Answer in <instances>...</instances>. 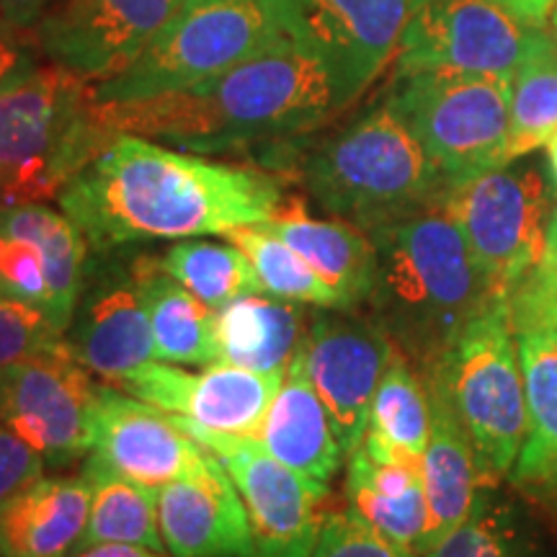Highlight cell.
Listing matches in <instances>:
<instances>
[{
    "label": "cell",
    "mask_w": 557,
    "mask_h": 557,
    "mask_svg": "<svg viewBox=\"0 0 557 557\" xmlns=\"http://www.w3.org/2000/svg\"><path fill=\"white\" fill-rule=\"evenodd\" d=\"M287 201L284 181L139 135H114L58 194L90 250L225 235L269 222Z\"/></svg>",
    "instance_id": "1"
},
{
    "label": "cell",
    "mask_w": 557,
    "mask_h": 557,
    "mask_svg": "<svg viewBox=\"0 0 557 557\" xmlns=\"http://www.w3.org/2000/svg\"><path fill=\"white\" fill-rule=\"evenodd\" d=\"M333 73L282 41L205 86L148 101L96 103L109 137L139 135L197 156L292 148L348 107Z\"/></svg>",
    "instance_id": "2"
},
{
    "label": "cell",
    "mask_w": 557,
    "mask_h": 557,
    "mask_svg": "<svg viewBox=\"0 0 557 557\" xmlns=\"http://www.w3.org/2000/svg\"><path fill=\"white\" fill-rule=\"evenodd\" d=\"M374 284L364 308L418 372L498 305L442 201L369 230Z\"/></svg>",
    "instance_id": "3"
},
{
    "label": "cell",
    "mask_w": 557,
    "mask_h": 557,
    "mask_svg": "<svg viewBox=\"0 0 557 557\" xmlns=\"http://www.w3.org/2000/svg\"><path fill=\"white\" fill-rule=\"evenodd\" d=\"M295 178L329 218L364 233L438 205L449 189L387 99L299 152Z\"/></svg>",
    "instance_id": "4"
},
{
    "label": "cell",
    "mask_w": 557,
    "mask_h": 557,
    "mask_svg": "<svg viewBox=\"0 0 557 557\" xmlns=\"http://www.w3.org/2000/svg\"><path fill=\"white\" fill-rule=\"evenodd\" d=\"M287 41L278 0H184L145 52L90 86L96 103L148 101L220 78Z\"/></svg>",
    "instance_id": "5"
},
{
    "label": "cell",
    "mask_w": 557,
    "mask_h": 557,
    "mask_svg": "<svg viewBox=\"0 0 557 557\" xmlns=\"http://www.w3.org/2000/svg\"><path fill=\"white\" fill-rule=\"evenodd\" d=\"M94 90L58 65L0 90V186L13 205L58 199L109 143Z\"/></svg>",
    "instance_id": "6"
},
{
    "label": "cell",
    "mask_w": 557,
    "mask_h": 557,
    "mask_svg": "<svg viewBox=\"0 0 557 557\" xmlns=\"http://www.w3.org/2000/svg\"><path fill=\"white\" fill-rule=\"evenodd\" d=\"M504 302L472 320L421 372L429 393L449 408L491 478L513 470L527 442L524 369Z\"/></svg>",
    "instance_id": "7"
},
{
    "label": "cell",
    "mask_w": 557,
    "mask_h": 557,
    "mask_svg": "<svg viewBox=\"0 0 557 557\" xmlns=\"http://www.w3.org/2000/svg\"><path fill=\"white\" fill-rule=\"evenodd\" d=\"M387 101L449 186L508 163V78L403 75L393 78Z\"/></svg>",
    "instance_id": "8"
},
{
    "label": "cell",
    "mask_w": 557,
    "mask_h": 557,
    "mask_svg": "<svg viewBox=\"0 0 557 557\" xmlns=\"http://www.w3.org/2000/svg\"><path fill=\"white\" fill-rule=\"evenodd\" d=\"M442 205L462 230L496 302L540 267L547 246L549 191L532 163H504L449 186Z\"/></svg>",
    "instance_id": "9"
},
{
    "label": "cell",
    "mask_w": 557,
    "mask_h": 557,
    "mask_svg": "<svg viewBox=\"0 0 557 557\" xmlns=\"http://www.w3.org/2000/svg\"><path fill=\"white\" fill-rule=\"evenodd\" d=\"M152 267L156 253L135 246L88 253L65 344L88 372L109 385L156 359L145 292Z\"/></svg>",
    "instance_id": "10"
},
{
    "label": "cell",
    "mask_w": 557,
    "mask_h": 557,
    "mask_svg": "<svg viewBox=\"0 0 557 557\" xmlns=\"http://www.w3.org/2000/svg\"><path fill=\"white\" fill-rule=\"evenodd\" d=\"M101 387L65 341L50 351L0 369V423L47 465L65 468L94 449Z\"/></svg>",
    "instance_id": "11"
},
{
    "label": "cell",
    "mask_w": 557,
    "mask_h": 557,
    "mask_svg": "<svg viewBox=\"0 0 557 557\" xmlns=\"http://www.w3.org/2000/svg\"><path fill=\"white\" fill-rule=\"evenodd\" d=\"M542 34L493 0H423L400 39L395 78L455 73L513 81Z\"/></svg>",
    "instance_id": "12"
},
{
    "label": "cell",
    "mask_w": 557,
    "mask_h": 557,
    "mask_svg": "<svg viewBox=\"0 0 557 557\" xmlns=\"http://www.w3.org/2000/svg\"><path fill=\"white\" fill-rule=\"evenodd\" d=\"M171 416V413H169ZM225 465L246 506L253 557H310L315 549L329 487H320L271 457L259 438L220 434L171 416Z\"/></svg>",
    "instance_id": "13"
},
{
    "label": "cell",
    "mask_w": 557,
    "mask_h": 557,
    "mask_svg": "<svg viewBox=\"0 0 557 557\" xmlns=\"http://www.w3.org/2000/svg\"><path fill=\"white\" fill-rule=\"evenodd\" d=\"M423 0H278L289 41L318 58L357 101L395 60Z\"/></svg>",
    "instance_id": "14"
},
{
    "label": "cell",
    "mask_w": 557,
    "mask_h": 557,
    "mask_svg": "<svg viewBox=\"0 0 557 557\" xmlns=\"http://www.w3.org/2000/svg\"><path fill=\"white\" fill-rule=\"evenodd\" d=\"M88 240L47 201L0 205V297L45 310L67 331L88 263Z\"/></svg>",
    "instance_id": "15"
},
{
    "label": "cell",
    "mask_w": 557,
    "mask_h": 557,
    "mask_svg": "<svg viewBox=\"0 0 557 557\" xmlns=\"http://www.w3.org/2000/svg\"><path fill=\"white\" fill-rule=\"evenodd\" d=\"M398 351L393 338L374 320L357 315V310H312L299 357L312 387L331 410L346 457L364 438L372 400Z\"/></svg>",
    "instance_id": "16"
},
{
    "label": "cell",
    "mask_w": 557,
    "mask_h": 557,
    "mask_svg": "<svg viewBox=\"0 0 557 557\" xmlns=\"http://www.w3.org/2000/svg\"><path fill=\"white\" fill-rule=\"evenodd\" d=\"M184 0H52L34 29L41 58L88 86L127 70Z\"/></svg>",
    "instance_id": "17"
},
{
    "label": "cell",
    "mask_w": 557,
    "mask_h": 557,
    "mask_svg": "<svg viewBox=\"0 0 557 557\" xmlns=\"http://www.w3.org/2000/svg\"><path fill=\"white\" fill-rule=\"evenodd\" d=\"M282 382L284 374L250 372L225 361L189 374L169 361L150 359L116 380L114 387L209 431L259 438Z\"/></svg>",
    "instance_id": "18"
},
{
    "label": "cell",
    "mask_w": 557,
    "mask_h": 557,
    "mask_svg": "<svg viewBox=\"0 0 557 557\" xmlns=\"http://www.w3.org/2000/svg\"><path fill=\"white\" fill-rule=\"evenodd\" d=\"M90 455L156 491L212 459V451L186 434L165 410L111 385L101 387Z\"/></svg>",
    "instance_id": "19"
},
{
    "label": "cell",
    "mask_w": 557,
    "mask_h": 557,
    "mask_svg": "<svg viewBox=\"0 0 557 557\" xmlns=\"http://www.w3.org/2000/svg\"><path fill=\"white\" fill-rule=\"evenodd\" d=\"M158 527L171 557H253L246 506L218 455L158 487Z\"/></svg>",
    "instance_id": "20"
},
{
    "label": "cell",
    "mask_w": 557,
    "mask_h": 557,
    "mask_svg": "<svg viewBox=\"0 0 557 557\" xmlns=\"http://www.w3.org/2000/svg\"><path fill=\"white\" fill-rule=\"evenodd\" d=\"M259 442L271 457L320 487L331 485L341 459L346 457L333 429L331 410L312 387L299 351L263 418Z\"/></svg>",
    "instance_id": "21"
},
{
    "label": "cell",
    "mask_w": 557,
    "mask_h": 557,
    "mask_svg": "<svg viewBox=\"0 0 557 557\" xmlns=\"http://www.w3.org/2000/svg\"><path fill=\"white\" fill-rule=\"evenodd\" d=\"M261 227L287 243L331 289H336L346 310L364 308L374 284V246L364 230L336 218H312L292 197L274 218L261 222Z\"/></svg>",
    "instance_id": "22"
},
{
    "label": "cell",
    "mask_w": 557,
    "mask_h": 557,
    "mask_svg": "<svg viewBox=\"0 0 557 557\" xmlns=\"http://www.w3.org/2000/svg\"><path fill=\"white\" fill-rule=\"evenodd\" d=\"M90 485L41 475L0 506V557H70L88 527Z\"/></svg>",
    "instance_id": "23"
},
{
    "label": "cell",
    "mask_w": 557,
    "mask_h": 557,
    "mask_svg": "<svg viewBox=\"0 0 557 557\" xmlns=\"http://www.w3.org/2000/svg\"><path fill=\"white\" fill-rule=\"evenodd\" d=\"M431 398V438L423 455V491H426L429 521L418 557L431 553L438 542L462 527L475 508L480 493L491 487L468 434L442 400Z\"/></svg>",
    "instance_id": "24"
},
{
    "label": "cell",
    "mask_w": 557,
    "mask_h": 557,
    "mask_svg": "<svg viewBox=\"0 0 557 557\" xmlns=\"http://www.w3.org/2000/svg\"><path fill=\"white\" fill-rule=\"evenodd\" d=\"M312 310L269 295H248L214 310L218 361L250 372L287 374Z\"/></svg>",
    "instance_id": "25"
},
{
    "label": "cell",
    "mask_w": 557,
    "mask_h": 557,
    "mask_svg": "<svg viewBox=\"0 0 557 557\" xmlns=\"http://www.w3.org/2000/svg\"><path fill=\"white\" fill-rule=\"evenodd\" d=\"M346 498L367 524L418 555L429 521L423 465L382 462L357 447L348 455Z\"/></svg>",
    "instance_id": "26"
},
{
    "label": "cell",
    "mask_w": 557,
    "mask_h": 557,
    "mask_svg": "<svg viewBox=\"0 0 557 557\" xmlns=\"http://www.w3.org/2000/svg\"><path fill=\"white\" fill-rule=\"evenodd\" d=\"M519 357L529 431L513 465V480L529 493L557 498V336L547 331L519 333Z\"/></svg>",
    "instance_id": "27"
},
{
    "label": "cell",
    "mask_w": 557,
    "mask_h": 557,
    "mask_svg": "<svg viewBox=\"0 0 557 557\" xmlns=\"http://www.w3.org/2000/svg\"><path fill=\"white\" fill-rule=\"evenodd\" d=\"M431 438V398L421 372L398 351L369 410L359 447L382 462L423 465Z\"/></svg>",
    "instance_id": "28"
},
{
    "label": "cell",
    "mask_w": 557,
    "mask_h": 557,
    "mask_svg": "<svg viewBox=\"0 0 557 557\" xmlns=\"http://www.w3.org/2000/svg\"><path fill=\"white\" fill-rule=\"evenodd\" d=\"M81 475L90 485L88 527L81 547L101 545V542H132L165 553L158 527L156 487L124 478L96 455L86 457Z\"/></svg>",
    "instance_id": "29"
},
{
    "label": "cell",
    "mask_w": 557,
    "mask_h": 557,
    "mask_svg": "<svg viewBox=\"0 0 557 557\" xmlns=\"http://www.w3.org/2000/svg\"><path fill=\"white\" fill-rule=\"evenodd\" d=\"M148 318L152 354L169 364L209 367L218 361L214 310L181 287L163 269L152 267L148 276Z\"/></svg>",
    "instance_id": "30"
},
{
    "label": "cell",
    "mask_w": 557,
    "mask_h": 557,
    "mask_svg": "<svg viewBox=\"0 0 557 557\" xmlns=\"http://www.w3.org/2000/svg\"><path fill=\"white\" fill-rule=\"evenodd\" d=\"M158 267L212 310H220L233 299L263 295L253 263L233 243L178 240L158 256Z\"/></svg>",
    "instance_id": "31"
},
{
    "label": "cell",
    "mask_w": 557,
    "mask_h": 557,
    "mask_svg": "<svg viewBox=\"0 0 557 557\" xmlns=\"http://www.w3.org/2000/svg\"><path fill=\"white\" fill-rule=\"evenodd\" d=\"M557 132V41L542 34L540 45L511 81L508 101V163L540 150Z\"/></svg>",
    "instance_id": "32"
},
{
    "label": "cell",
    "mask_w": 557,
    "mask_h": 557,
    "mask_svg": "<svg viewBox=\"0 0 557 557\" xmlns=\"http://www.w3.org/2000/svg\"><path fill=\"white\" fill-rule=\"evenodd\" d=\"M222 238L238 246L248 256L263 284V295L308 305V308L346 310L336 289H331L287 243L271 235L267 227H235Z\"/></svg>",
    "instance_id": "33"
},
{
    "label": "cell",
    "mask_w": 557,
    "mask_h": 557,
    "mask_svg": "<svg viewBox=\"0 0 557 557\" xmlns=\"http://www.w3.org/2000/svg\"><path fill=\"white\" fill-rule=\"evenodd\" d=\"M423 557H540L532 534L519 513L504 500L493 498L491 487L480 493L475 508L449 537Z\"/></svg>",
    "instance_id": "34"
},
{
    "label": "cell",
    "mask_w": 557,
    "mask_h": 557,
    "mask_svg": "<svg viewBox=\"0 0 557 557\" xmlns=\"http://www.w3.org/2000/svg\"><path fill=\"white\" fill-rule=\"evenodd\" d=\"M62 341L65 331L45 310L0 297V369L50 351Z\"/></svg>",
    "instance_id": "35"
},
{
    "label": "cell",
    "mask_w": 557,
    "mask_h": 557,
    "mask_svg": "<svg viewBox=\"0 0 557 557\" xmlns=\"http://www.w3.org/2000/svg\"><path fill=\"white\" fill-rule=\"evenodd\" d=\"M310 557H418L410 547L385 537L351 508L325 513Z\"/></svg>",
    "instance_id": "36"
},
{
    "label": "cell",
    "mask_w": 557,
    "mask_h": 557,
    "mask_svg": "<svg viewBox=\"0 0 557 557\" xmlns=\"http://www.w3.org/2000/svg\"><path fill=\"white\" fill-rule=\"evenodd\" d=\"M513 331H547L557 336V284L545 282L532 271L506 299Z\"/></svg>",
    "instance_id": "37"
},
{
    "label": "cell",
    "mask_w": 557,
    "mask_h": 557,
    "mask_svg": "<svg viewBox=\"0 0 557 557\" xmlns=\"http://www.w3.org/2000/svg\"><path fill=\"white\" fill-rule=\"evenodd\" d=\"M45 457L0 423V506L45 475Z\"/></svg>",
    "instance_id": "38"
},
{
    "label": "cell",
    "mask_w": 557,
    "mask_h": 557,
    "mask_svg": "<svg viewBox=\"0 0 557 557\" xmlns=\"http://www.w3.org/2000/svg\"><path fill=\"white\" fill-rule=\"evenodd\" d=\"M41 52L32 32L0 16V90L21 83L41 67Z\"/></svg>",
    "instance_id": "39"
},
{
    "label": "cell",
    "mask_w": 557,
    "mask_h": 557,
    "mask_svg": "<svg viewBox=\"0 0 557 557\" xmlns=\"http://www.w3.org/2000/svg\"><path fill=\"white\" fill-rule=\"evenodd\" d=\"M50 5L52 0H0V16L18 29L34 34Z\"/></svg>",
    "instance_id": "40"
},
{
    "label": "cell",
    "mask_w": 557,
    "mask_h": 557,
    "mask_svg": "<svg viewBox=\"0 0 557 557\" xmlns=\"http://www.w3.org/2000/svg\"><path fill=\"white\" fill-rule=\"evenodd\" d=\"M70 557H171V555L145 545H132V542H101V545H88V547L75 549Z\"/></svg>",
    "instance_id": "41"
},
{
    "label": "cell",
    "mask_w": 557,
    "mask_h": 557,
    "mask_svg": "<svg viewBox=\"0 0 557 557\" xmlns=\"http://www.w3.org/2000/svg\"><path fill=\"white\" fill-rule=\"evenodd\" d=\"M493 3L500 5V9H506L511 16H517L521 24L542 29L549 16V11H553L555 0H493Z\"/></svg>",
    "instance_id": "42"
},
{
    "label": "cell",
    "mask_w": 557,
    "mask_h": 557,
    "mask_svg": "<svg viewBox=\"0 0 557 557\" xmlns=\"http://www.w3.org/2000/svg\"><path fill=\"white\" fill-rule=\"evenodd\" d=\"M534 274L545 278V282H553V284H557V209L553 212V218H549L545 256H542L540 267L534 269Z\"/></svg>",
    "instance_id": "43"
},
{
    "label": "cell",
    "mask_w": 557,
    "mask_h": 557,
    "mask_svg": "<svg viewBox=\"0 0 557 557\" xmlns=\"http://www.w3.org/2000/svg\"><path fill=\"white\" fill-rule=\"evenodd\" d=\"M547 148V160H549V171H553V178L557 184V132L553 137H549V143L545 145Z\"/></svg>",
    "instance_id": "44"
},
{
    "label": "cell",
    "mask_w": 557,
    "mask_h": 557,
    "mask_svg": "<svg viewBox=\"0 0 557 557\" xmlns=\"http://www.w3.org/2000/svg\"><path fill=\"white\" fill-rule=\"evenodd\" d=\"M0 205H13L11 197H9V194H5L3 186H0Z\"/></svg>",
    "instance_id": "45"
},
{
    "label": "cell",
    "mask_w": 557,
    "mask_h": 557,
    "mask_svg": "<svg viewBox=\"0 0 557 557\" xmlns=\"http://www.w3.org/2000/svg\"><path fill=\"white\" fill-rule=\"evenodd\" d=\"M553 24H555V29H557V11H555V18H553Z\"/></svg>",
    "instance_id": "46"
}]
</instances>
